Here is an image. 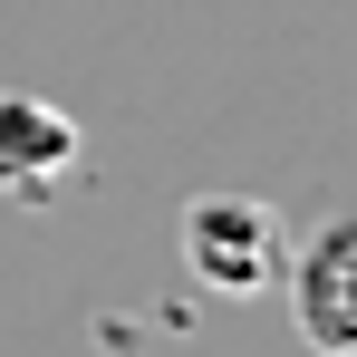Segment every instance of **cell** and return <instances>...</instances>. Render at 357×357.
<instances>
[{
  "label": "cell",
  "mask_w": 357,
  "mask_h": 357,
  "mask_svg": "<svg viewBox=\"0 0 357 357\" xmlns=\"http://www.w3.org/2000/svg\"><path fill=\"white\" fill-rule=\"evenodd\" d=\"M77 165V126L49 107V97H20L0 87V183H49Z\"/></svg>",
  "instance_id": "obj_3"
},
{
  "label": "cell",
  "mask_w": 357,
  "mask_h": 357,
  "mask_svg": "<svg viewBox=\"0 0 357 357\" xmlns=\"http://www.w3.org/2000/svg\"><path fill=\"white\" fill-rule=\"evenodd\" d=\"M183 261L193 280L222 299H251L280 280V213L251 203V193H193L183 203Z\"/></svg>",
  "instance_id": "obj_1"
},
{
  "label": "cell",
  "mask_w": 357,
  "mask_h": 357,
  "mask_svg": "<svg viewBox=\"0 0 357 357\" xmlns=\"http://www.w3.org/2000/svg\"><path fill=\"white\" fill-rule=\"evenodd\" d=\"M290 319L319 357H357V213L348 222H319L290 261Z\"/></svg>",
  "instance_id": "obj_2"
}]
</instances>
